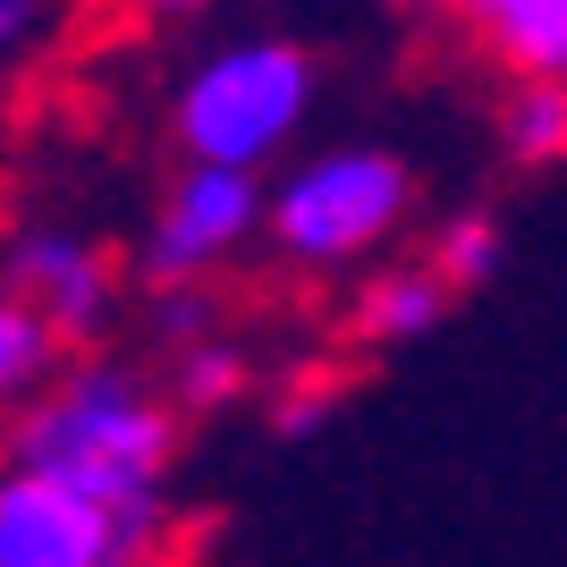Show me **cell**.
<instances>
[{"instance_id":"6da1fadb","label":"cell","mask_w":567,"mask_h":567,"mask_svg":"<svg viewBox=\"0 0 567 567\" xmlns=\"http://www.w3.org/2000/svg\"><path fill=\"white\" fill-rule=\"evenodd\" d=\"M178 415L169 381H144L118 355H69L34 399L0 424V457L43 466L76 492H94L136 550L153 559L169 525V474H178Z\"/></svg>"},{"instance_id":"7a4b0ae2","label":"cell","mask_w":567,"mask_h":567,"mask_svg":"<svg viewBox=\"0 0 567 567\" xmlns=\"http://www.w3.org/2000/svg\"><path fill=\"white\" fill-rule=\"evenodd\" d=\"M313 111V60L280 34H237V43L204 51L178 76L169 102V136L187 162H237V169H271L297 144Z\"/></svg>"},{"instance_id":"3957f363","label":"cell","mask_w":567,"mask_h":567,"mask_svg":"<svg viewBox=\"0 0 567 567\" xmlns=\"http://www.w3.org/2000/svg\"><path fill=\"white\" fill-rule=\"evenodd\" d=\"M406 204H415V178H406L399 153L339 144V153L297 162L271 187V246L297 271H348L406 229Z\"/></svg>"},{"instance_id":"277c9868","label":"cell","mask_w":567,"mask_h":567,"mask_svg":"<svg viewBox=\"0 0 567 567\" xmlns=\"http://www.w3.org/2000/svg\"><path fill=\"white\" fill-rule=\"evenodd\" d=\"M262 229H271V187H262V169L187 162V169H178V187L162 195L153 229H144L136 288H162V280H213L220 262L246 255Z\"/></svg>"},{"instance_id":"5b68a950","label":"cell","mask_w":567,"mask_h":567,"mask_svg":"<svg viewBox=\"0 0 567 567\" xmlns=\"http://www.w3.org/2000/svg\"><path fill=\"white\" fill-rule=\"evenodd\" d=\"M144 559L136 534L43 466L0 457V567H127Z\"/></svg>"},{"instance_id":"8992f818","label":"cell","mask_w":567,"mask_h":567,"mask_svg":"<svg viewBox=\"0 0 567 567\" xmlns=\"http://www.w3.org/2000/svg\"><path fill=\"white\" fill-rule=\"evenodd\" d=\"M0 280L18 288L34 313H51L69 348H85V339H102L118 322V271H111V255H102L94 237H76V229H51V220L9 229Z\"/></svg>"},{"instance_id":"52a82bcc","label":"cell","mask_w":567,"mask_h":567,"mask_svg":"<svg viewBox=\"0 0 567 567\" xmlns=\"http://www.w3.org/2000/svg\"><path fill=\"white\" fill-rule=\"evenodd\" d=\"M450 297L457 288L432 271L424 255L415 262H381L373 280L348 297V339L355 348H399V339H424L441 313H450Z\"/></svg>"},{"instance_id":"ba28073f","label":"cell","mask_w":567,"mask_h":567,"mask_svg":"<svg viewBox=\"0 0 567 567\" xmlns=\"http://www.w3.org/2000/svg\"><path fill=\"white\" fill-rule=\"evenodd\" d=\"M60 364H69L60 322H51V313H34L18 288L0 280V424H9V415H18V406L34 399V390H43Z\"/></svg>"},{"instance_id":"9c48e42d","label":"cell","mask_w":567,"mask_h":567,"mask_svg":"<svg viewBox=\"0 0 567 567\" xmlns=\"http://www.w3.org/2000/svg\"><path fill=\"white\" fill-rule=\"evenodd\" d=\"M483 43L508 76H567V0H499Z\"/></svg>"},{"instance_id":"30bf717a","label":"cell","mask_w":567,"mask_h":567,"mask_svg":"<svg viewBox=\"0 0 567 567\" xmlns=\"http://www.w3.org/2000/svg\"><path fill=\"white\" fill-rule=\"evenodd\" d=\"M255 390V355L237 348V339L204 331L187 339V348H169V399L187 406V415H220V406H237Z\"/></svg>"},{"instance_id":"8fae6325","label":"cell","mask_w":567,"mask_h":567,"mask_svg":"<svg viewBox=\"0 0 567 567\" xmlns=\"http://www.w3.org/2000/svg\"><path fill=\"white\" fill-rule=\"evenodd\" d=\"M499 144L525 169L567 162V76H517V94L499 102Z\"/></svg>"},{"instance_id":"7c38bea8","label":"cell","mask_w":567,"mask_h":567,"mask_svg":"<svg viewBox=\"0 0 567 567\" xmlns=\"http://www.w3.org/2000/svg\"><path fill=\"white\" fill-rule=\"evenodd\" d=\"M424 262H432L450 288H483V280L499 271V220H492V213L441 220V229H432V246H424Z\"/></svg>"},{"instance_id":"4fadbf2b","label":"cell","mask_w":567,"mask_h":567,"mask_svg":"<svg viewBox=\"0 0 567 567\" xmlns=\"http://www.w3.org/2000/svg\"><path fill=\"white\" fill-rule=\"evenodd\" d=\"M144 313H153V331L169 348H187V339H204L220 322V297L204 280H162V288H144Z\"/></svg>"},{"instance_id":"5bb4252c","label":"cell","mask_w":567,"mask_h":567,"mask_svg":"<svg viewBox=\"0 0 567 567\" xmlns=\"http://www.w3.org/2000/svg\"><path fill=\"white\" fill-rule=\"evenodd\" d=\"M331 406H339L331 373H297L288 390H271V432H280V441H313V432L331 424Z\"/></svg>"},{"instance_id":"9a60e30c","label":"cell","mask_w":567,"mask_h":567,"mask_svg":"<svg viewBox=\"0 0 567 567\" xmlns=\"http://www.w3.org/2000/svg\"><path fill=\"white\" fill-rule=\"evenodd\" d=\"M51 18H60V0H0V85L51 43Z\"/></svg>"},{"instance_id":"2e32d148","label":"cell","mask_w":567,"mask_h":567,"mask_svg":"<svg viewBox=\"0 0 567 567\" xmlns=\"http://www.w3.org/2000/svg\"><path fill=\"white\" fill-rule=\"evenodd\" d=\"M136 9H153V18H204L213 0H136Z\"/></svg>"},{"instance_id":"e0dca14e","label":"cell","mask_w":567,"mask_h":567,"mask_svg":"<svg viewBox=\"0 0 567 567\" xmlns=\"http://www.w3.org/2000/svg\"><path fill=\"white\" fill-rule=\"evenodd\" d=\"M450 9H457V18H466V25H483V18H492V9H499V0H450Z\"/></svg>"},{"instance_id":"ac0fdd59","label":"cell","mask_w":567,"mask_h":567,"mask_svg":"<svg viewBox=\"0 0 567 567\" xmlns=\"http://www.w3.org/2000/svg\"><path fill=\"white\" fill-rule=\"evenodd\" d=\"M390 9H432V0H390Z\"/></svg>"}]
</instances>
